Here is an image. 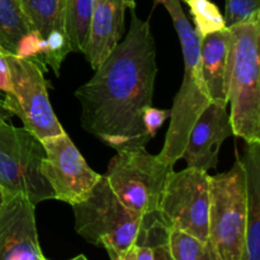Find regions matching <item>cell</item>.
I'll return each mask as SVG.
<instances>
[{
  "mask_svg": "<svg viewBox=\"0 0 260 260\" xmlns=\"http://www.w3.org/2000/svg\"><path fill=\"white\" fill-rule=\"evenodd\" d=\"M129 10L126 38L75 91L81 127L117 151L146 147L151 141L145 134L142 114L151 107L157 74L150 20L140 19L135 8Z\"/></svg>",
  "mask_w": 260,
  "mask_h": 260,
  "instance_id": "obj_1",
  "label": "cell"
},
{
  "mask_svg": "<svg viewBox=\"0 0 260 260\" xmlns=\"http://www.w3.org/2000/svg\"><path fill=\"white\" fill-rule=\"evenodd\" d=\"M167 8L182 43L184 74L170 109V124L157 159L174 168L182 159L193 124L211 103L201 71V40L187 18L180 0H155Z\"/></svg>",
  "mask_w": 260,
  "mask_h": 260,
  "instance_id": "obj_2",
  "label": "cell"
},
{
  "mask_svg": "<svg viewBox=\"0 0 260 260\" xmlns=\"http://www.w3.org/2000/svg\"><path fill=\"white\" fill-rule=\"evenodd\" d=\"M229 29L234 40L228 91L234 136L260 142V14Z\"/></svg>",
  "mask_w": 260,
  "mask_h": 260,
  "instance_id": "obj_3",
  "label": "cell"
},
{
  "mask_svg": "<svg viewBox=\"0 0 260 260\" xmlns=\"http://www.w3.org/2000/svg\"><path fill=\"white\" fill-rule=\"evenodd\" d=\"M71 207L76 233L103 248L111 260H119L136 244L142 217L118 200L104 175L86 200Z\"/></svg>",
  "mask_w": 260,
  "mask_h": 260,
  "instance_id": "obj_4",
  "label": "cell"
},
{
  "mask_svg": "<svg viewBox=\"0 0 260 260\" xmlns=\"http://www.w3.org/2000/svg\"><path fill=\"white\" fill-rule=\"evenodd\" d=\"M245 169L240 155L229 172L210 177L208 244L216 260H241L245 243Z\"/></svg>",
  "mask_w": 260,
  "mask_h": 260,
  "instance_id": "obj_5",
  "label": "cell"
},
{
  "mask_svg": "<svg viewBox=\"0 0 260 260\" xmlns=\"http://www.w3.org/2000/svg\"><path fill=\"white\" fill-rule=\"evenodd\" d=\"M45 156L42 141L32 132L0 121V188L5 197L22 196L35 206L53 200L41 172Z\"/></svg>",
  "mask_w": 260,
  "mask_h": 260,
  "instance_id": "obj_6",
  "label": "cell"
},
{
  "mask_svg": "<svg viewBox=\"0 0 260 260\" xmlns=\"http://www.w3.org/2000/svg\"><path fill=\"white\" fill-rule=\"evenodd\" d=\"M172 170L145 147H135L117 151L104 178L127 208L147 217L159 215L160 197Z\"/></svg>",
  "mask_w": 260,
  "mask_h": 260,
  "instance_id": "obj_7",
  "label": "cell"
},
{
  "mask_svg": "<svg viewBox=\"0 0 260 260\" xmlns=\"http://www.w3.org/2000/svg\"><path fill=\"white\" fill-rule=\"evenodd\" d=\"M210 175L187 167L168 175L159 203V217L168 230L188 234L208 243Z\"/></svg>",
  "mask_w": 260,
  "mask_h": 260,
  "instance_id": "obj_8",
  "label": "cell"
},
{
  "mask_svg": "<svg viewBox=\"0 0 260 260\" xmlns=\"http://www.w3.org/2000/svg\"><path fill=\"white\" fill-rule=\"evenodd\" d=\"M12 86L5 93L4 109L15 114L37 139L63 134L62 126L53 113L42 69L19 56L7 53Z\"/></svg>",
  "mask_w": 260,
  "mask_h": 260,
  "instance_id": "obj_9",
  "label": "cell"
},
{
  "mask_svg": "<svg viewBox=\"0 0 260 260\" xmlns=\"http://www.w3.org/2000/svg\"><path fill=\"white\" fill-rule=\"evenodd\" d=\"M46 156L41 172L53 192V200L70 206L83 202L102 175L94 172L66 132L41 140Z\"/></svg>",
  "mask_w": 260,
  "mask_h": 260,
  "instance_id": "obj_10",
  "label": "cell"
},
{
  "mask_svg": "<svg viewBox=\"0 0 260 260\" xmlns=\"http://www.w3.org/2000/svg\"><path fill=\"white\" fill-rule=\"evenodd\" d=\"M36 206L22 196L5 197L0 210V260H43Z\"/></svg>",
  "mask_w": 260,
  "mask_h": 260,
  "instance_id": "obj_11",
  "label": "cell"
},
{
  "mask_svg": "<svg viewBox=\"0 0 260 260\" xmlns=\"http://www.w3.org/2000/svg\"><path fill=\"white\" fill-rule=\"evenodd\" d=\"M28 27L42 43L43 63L60 76L61 63L71 52L65 32L66 0H18Z\"/></svg>",
  "mask_w": 260,
  "mask_h": 260,
  "instance_id": "obj_12",
  "label": "cell"
},
{
  "mask_svg": "<svg viewBox=\"0 0 260 260\" xmlns=\"http://www.w3.org/2000/svg\"><path fill=\"white\" fill-rule=\"evenodd\" d=\"M234 136L226 107L210 103L193 124L182 159L189 168L203 172L216 169L221 145Z\"/></svg>",
  "mask_w": 260,
  "mask_h": 260,
  "instance_id": "obj_13",
  "label": "cell"
},
{
  "mask_svg": "<svg viewBox=\"0 0 260 260\" xmlns=\"http://www.w3.org/2000/svg\"><path fill=\"white\" fill-rule=\"evenodd\" d=\"M136 7L135 0H96L91 15L84 55L94 70L119 43L124 30V14Z\"/></svg>",
  "mask_w": 260,
  "mask_h": 260,
  "instance_id": "obj_14",
  "label": "cell"
},
{
  "mask_svg": "<svg viewBox=\"0 0 260 260\" xmlns=\"http://www.w3.org/2000/svg\"><path fill=\"white\" fill-rule=\"evenodd\" d=\"M233 35L229 28L201 38V71L211 103L226 107L233 60Z\"/></svg>",
  "mask_w": 260,
  "mask_h": 260,
  "instance_id": "obj_15",
  "label": "cell"
},
{
  "mask_svg": "<svg viewBox=\"0 0 260 260\" xmlns=\"http://www.w3.org/2000/svg\"><path fill=\"white\" fill-rule=\"evenodd\" d=\"M241 161L245 169L246 215L245 243L241 260H260V142L246 144Z\"/></svg>",
  "mask_w": 260,
  "mask_h": 260,
  "instance_id": "obj_16",
  "label": "cell"
},
{
  "mask_svg": "<svg viewBox=\"0 0 260 260\" xmlns=\"http://www.w3.org/2000/svg\"><path fill=\"white\" fill-rule=\"evenodd\" d=\"M30 32L18 0H0V48L17 56L20 45Z\"/></svg>",
  "mask_w": 260,
  "mask_h": 260,
  "instance_id": "obj_17",
  "label": "cell"
},
{
  "mask_svg": "<svg viewBox=\"0 0 260 260\" xmlns=\"http://www.w3.org/2000/svg\"><path fill=\"white\" fill-rule=\"evenodd\" d=\"M96 0H66L65 32L71 52H84Z\"/></svg>",
  "mask_w": 260,
  "mask_h": 260,
  "instance_id": "obj_18",
  "label": "cell"
},
{
  "mask_svg": "<svg viewBox=\"0 0 260 260\" xmlns=\"http://www.w3.org/2000/svg\"><path fill=\"white\" fill-rule=\"evenodd\" d=\"M168 244L173 260H216L210 244L188 234L169 230Z\"/></svg>",
  "mask_w": 260,
  "mask_h": 260,
  "instance_id": "obj_19",
  "label": "cell"
},
{
  "mask_svg": "<svg viewBox=\"0 0 260 260\" xmlns=\"http://www.w3.org/2000/svg\"><path fill=\"white\" fill-rule=\"evenodd\" d=\"M187 4L190 8V14L194 20V30L200 40L210 33L226 28L223 15L217 5L211 0H189Z\"/></svg>",
  "mask_w": 260,
  "mask_h": 260,
  "instance_id": "obj_20",
  "label": "cell"
},
{
  "mask_svg": "<svg viewBox=\"0 0 260 260\" xmlns=\"http://www.w3.org/2000/svg\"><path fill=\"white\" fill-rule=\"evenodd\" d=\"M260 14V0H226L225 19L226 28L246 22Z\"/></svg>",
  "mask_w": 260,
  "mask_h": 260,
  "instance_id": "obj_21",
  "label": "cell"
},
{
  "mask_svg": "<svg viewBox=\"0 0 260 260\" xmlns=\"http://www.w3.org/2000/svg\"><path fill=\"white\" fill-rule=\"evenodd\" d=\"M170 116V109H157L154 107H147L142 114V121H144L145 134L147 135L150 140L154 139L157 129L162 126L165 119Z\"/></svg>",
  "mask_w": 260,
  "mask_h": 260,
  "instance_id": "obj_22",
  "label": "cell"
},
{
  "mask_svg": "<svg viewBox=\"0 0 260 260\" xmlns=\"http://www.w3.org/2000/svg\"><path fill=\"white\" fill-rule=\"evenodd\" d=\"M12 86V81H10V71H9V63L7 60V52L0 48V91L8 93Z\"/></svg>",
  "mask_w": 260,
  "mask_h": 260,
  "instance_id": "obj_23",
  "label": "cell"
},
{
  "mask_svg": "<svg viewBox=\"0 0 260 260\" xmlns=\"http://www.w3.org/2000/svg\"><path fill=\"white\" fill-rule=\"evenodd\" d=\"M135 260H154V251L152 246L145 240L137 236L135 244Z\"/></svg>",
  "mask_w": 260,
  "mask_h": 260,
  "instance_id": "obj_24",
  "label": "cell"
},
{
  "mask_svg": "<svg viewBox=\"0 0 260 260\" xmlns=\"http://www.w3.org/2000/svg\"><path fill=\"white\" fill-rule=\"evenodd\" d=\"M119 260H135V245L132 246V248L129 249V250Z\"/></svg>",
  "mask_w": 260,
  "mask_h": 260,
  "instance_id": "obj_25",
  "label": "cell"
},
{
  "mask_svg": "<svg viewBox=\"0 0 260 260\" xmlns=\"http://www.w3.org/2000/svg\"><path fill=\"white\" fill-rule=\"evenodd\" d=\"M4 202H5V194H4V192L2 190V188H0V210H2Z\"/></svg>",
  "mask_w": 260,
  "mask_h": 260,
  "instance_id": "obj_26",
  "label": "cell"
},
{
  "mask_svg": "<svg viewBox=\"0 0 260 260\" xmlns=\"http://www.w3.org/2000/svg\"><path fill=\"white\" fill-rule=\"evenodd\" d=\"M70 260H88V259H86L85 256L83 255V254H80V255L75 256V258H73V259H70Z\"/></svg>",
  "mask_w": 260,
  "mask_h": 260,
  "instance_id": "obj_27",
  "label": "cell"
},
{
  "mask_svg": "<svg viewBox=\"0 0 260 260\" xmlns=\"http://www.w3.org/2000/svg\"><path fill=\"white\" fill-rule=\"evenodd\" d=\"M0 108H3V109H4V102H3L2 99H0Z\"/></svg>",
  "mask_w": 260,
  "mask_h": 260,
  "instance_id": "obj_28",
  "label": "cell"
},
{
  "mask_svg": "<svg viewBox=\"0 0 260 260\" xmlns=\"http://www.w3.org/2000/svg\"><path fill=\"white\" fill-rule=\"evenodd\" d=\"M3 119H5V117L3 114H0V121H3Z\"/></svg>",
  "mask_w": 260,
  "mask_h": 260,
  "instance_id": "obj_29",
  "label": "cell"
},
{
  "mask_svg": "<svg viewBox=\"0 0 260 260\" xmlns=\"http://www.w3.org/2000/svg\"><path fill=\"white\" fill-rule=\"evenodd\" d=\"M183 2H185V3H188V2H189V0H183Z\"/></svg>",
  "mask_w": 260,
  "mask_h": 260,
  "instance_id": "obj_30",
  "label": "cell"
},
{
  "mask_svg": "<svg viewBox=\"0 0 260 260\" xmlns=\"http://www.w3.org/2000/svg\"><path fill=\"white\" fill-rule=\"evenodd\" d=\"M43 260H48V259H46V258H45V259H43Z\"/></svg>",
  "mask_w": 260,
  "mask_h": 260,
  "instance_id": "obj_31",
  "label": "cell"
}]
</instances>
